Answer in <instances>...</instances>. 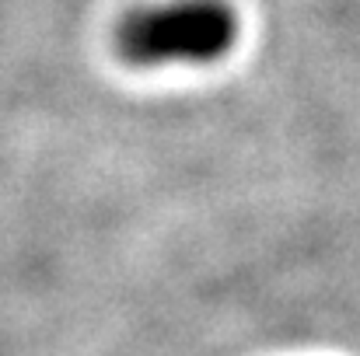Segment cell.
Returning a JSON list of instances; mask_svg holds the SVG:
<instances>
[{
  "label": "cell",
  "instance_id": "cell-1",
  "mask_svg": "<svg viewBox=\"0 0 360 356\" xmlns=\"http://www.w3.org/2000/svg\"><path fill=\"white\" fill-rule=\"evenodd\" d=\"M235 39V14L217 0H179L133 14L120 32L122 53L140 63L214 60Z\"/></svg>",
  "mask_w": 360,
  "mask_h": 356
}]
</instances>
